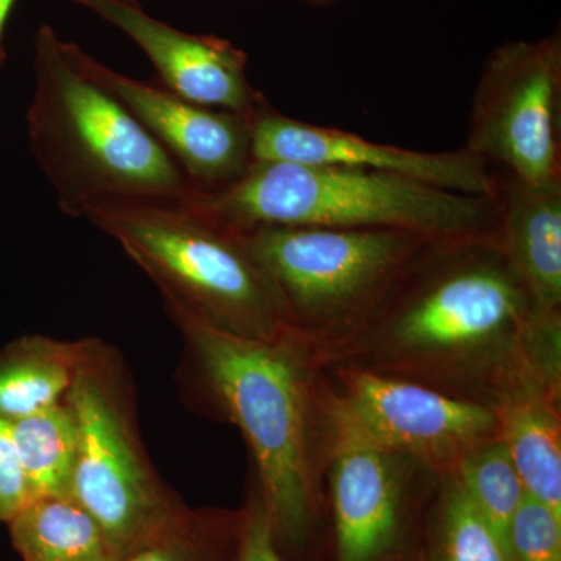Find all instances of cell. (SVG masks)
I'll use <instances>...</instances> for the list:
<instances>
[{
    "instance_id": "6da1fadb",
    "label": "cell",
    "mask_w": 561,
    "mask_h": 561,
    "mask_svg": "<svg viewBox=\"0 0 561 561\" xmlns=\"http://www.w3.org/2000/svg\"><path fill=\"white\" fill-rule=\"evenodd\" d=\"M561 313L541 312L494 239L430 243L382 308L350 339L317 351L493 405L538 381L560 389Z\"/></svg>"
},
{
    "instance_id": "7a4b0ae2",
    "label": "cell",
    "mask_w": 561,
    "mask_h": 561,
    "mask_svg": "<svg viewBox=\"0 0 561 561\" xmlns=\"http://www.w3.org/2000/svg\"><path fill=\"white\" fill-rule=\"evenodd\" d=\"M164 308L183 335L198 400L234 424L249 445L280 552L287 561L301 556L321 515L312 446L316 346L295 331L275 341L239 337L172 302Z\"/></svg>"
},
{
    "instance_id": "3957f363",
    "label": "cell",
    "mask_w": 561,
    "mask_h": 561,
    "mask_svg": "<svg viewBox=\"0 0 561 561\" xmlns=\"http://www.w3.org/2000/svg\"><path fill=\"white\" fill-rule=\"evenodd\" d=\"M80 47L50 25L35 38L28 146L57 195L81 217L102 197L186 198L197 190L127 106L81 66Z\"/></svg>"
},
{
    "instance_id": "277c9868",
    "label": "cell",
    "mask_w": 561,
    "mask_h": 561,
    "mask_svg": "<svg viewBox=\"0 0 561 561\" xmlns=\"http://www.w3.org/2000/svg\"><path fill=\"white\" fill-rule=\"evenodd\" d=\"M184 201L241 231L284 225L405 231L431 243L496 239L493 197L341 165L253 160L228 186Z\"/></svg>"
},
{
    "instance_id": "5b68a950",
    "label": "cell",
    "mask_w": 561,
    "mask_h": 561,
    "mask_svg": "<svg viewBox=\"0 0 561 561\" xmlns=\"http://www.w3.org/2000/svg\"><path fill=\"white\" fill-rule=\"evenodd\" d=\"M81 217L119 243L162 300L209 327L254 341L294 331L242 231L184 198H95Z\"/></svg>"
},
{
    "instance_id": "8992f818",
    "label": "cell",
    "mask_w": 561,
    "mask_h": 561,
    "mask_svg": "<svg viewBox=\"0 0 561 561\" xmlns=\"http://www.w3.org/2000/svg\"><path fill=\"white\" fill-rule=\"evenodd\" d=\"M242 234L279 295L291 330L317 351L360 331L431 243L405 231L284 225Z\"/></svg>"
},
{
    "instance_id": "52a82bcc",
    "label": "cell",
    "mask_w": 561,
    "mask_h": 561,
    "mask_svg": "<svg viewBox=\"0 0 561 561\" xmlns=\"http://www.w3.org/2000/svg\"><path fill=\"white\" fill-rule=\"evenodd\" d=\"M66 398L79 431L72 497L98 522L121 561L184 502L147 457L116 350L88 339Z\"/></svg>"
},
{
    "instance_id": "ba28073f",
    "label": "cell",
    "mask_w": 561,
    "mask_h": 561,
    "mask_svg": "<svg viewBox=\"0 0 561 561\" xmlns=\"http://www.w3.org/2000/svg\"><path fill=\"white\" fill-rule=\"evenodd\" d=\"M334 382L316 383V412L327 424L330 449L364 446L454 474L461 457L497 438L490 405L449 397L423 383L354 364H327Z\"/></svg>"
},
{
    "instance_id": "9c48e42d",
    "label": "cell",
    "mask_w": 561,
    "mask_h": 561,
    "mask_svg": "<svg viewBox=\"0 0 561 561\" xmlns=\"http://www.w3.org/2000/svg\"><path fill=\"white\" fill-rule=\"evenodd\" d=\"M468 150L491 172L530 184L561 181L559 36L497 47L472 95Z\"/></svg>"
},
{
    "instance_id": "30bf717a",
    "label": "cell",
    "mask_w": 561,
    "mask_h": 561,
    "mask_svg": "<svg viewBox=\"0 0 561 561\" xmlns=\"http://www.w3.org/2000/svg\"><path fill=\"white\" fill-rule=\"evenodd\" d=\"M253 160L341 165L405 176L461 194L493 197L494 175L467 147L419 151L371 142L356 133L291 119L268 101L251 116Z\"/></svg>"
},
{
    "instance_id": "8fae6325",
    "label": "cell",
    "mask_w": 561,
    "mask_h": 561,
    "mask_svg": "<svg viewBox=\"0 0 561 561\" xmlns=\"http://www.w3.org/2000/svg\"><path fill=\"white\" fill-rule=\"evenodd\" d=\"M79 58L92 79L131 111L197 190H220L249 169L251 116L186 101L158 80L131 79L81 47Z\"/></svg>"
},
{
    "instance_id": "7c38bea8",
    "label": "cell",
    "mask_w": 561,
    "mask_h": 561,
    "mask_svg": "<svg viewBox=\"0 0 561 561\" xmlns=\"http://www.w3.org/2000/svg\"><path fill=\"white\" fill-rule=\"evenodd\" d=\"M124 32L147 55L162 87L198 105L253 116L267 101L247 77V55L230 41L176 31L136 0H73Z\"/></svg>"
},
{
    "instance_id": "4fadbf2b",
    "label": "cell",
    "mask_w": 561,
    "mask_h": 561,
    "mask_svg": "<svg viewBox=\"0 0 561 561\" xmlns=\"http://www.w3.org/2000/svg\"><path fill=\"white\" fill-rule=\"evenodd\" d=\"M330 456L332 561H404L402 459L364 446H335Z\"/></svg>"
},
{
    "instance_id": "5bb4252c",
    "label": "cell",
    "mask_w": 561,
    "mask_h": 561,
    "mask_svg": "<svg viewBox=\"0 0 561 561\" xmlns=\"http://www.w3.org/2000/svg\"><path fill=\"white\" fill-rule=\"evenodd\" d=\"M496 243L541 312L561 313V181L493 172Z\"/></svg>"
},
{
    "instance_id": "9a60e30c",
    "label": "cell",
    "mask_w": 561,
    "mask_h": 561,
    "mask_svg": "<svg viewBox=\"0 0 561 561\" xmlns=\"http://www.w3.org/2000/svg\"><path fill=\"white\" fill-rule=\"evenodd\" d=\"M500 432L526 493L561 515L560 389L530 381L507 391L496 404Z\"/></svg>"
},
{
    "instance_id": "2e32d148",
    "label": "cell",
    "mask_w": 561,
    "mask_h": 561,
    "mask_svg": "<svg viewBox=\"0 0 561 561\" xmlns=\"http://www.w3.org/2000/svg\"><path fill=\"white\" fill-rule=\"evenodd\" d=\"M87 348L88 339L24 335L0 350V419H25L65 400Z\"/></svg>"
},
{
    "instance_id": "e0dca14e",
    "label": "cell",
    "mask_w": 561,
    "mask_h": 561,
    "mask_svg": "<svg viewBox=\"0 0 561 561\" xmlns=\"http://www.w3.org/2000/svg\"><path fill=\"white\" fill-rule=\"evenodd\" d=\"M7 526L22 561H117L101 526L72 496L33 497Z\"/></svg>"
},
{
    "instance_id": "ac0fdd59",
    "label": "cell",
    "mask_w": 561,
    "mask_h": 561,
    "mask_svg": "<svg viewBox=\"0 0 561 561\" xmlns=\"http://www.w3.org/2000/svg\"><path fill=\"white\" fill-rule=\"evenodd\" d=\"M10 423L32 500L72 496L79 431L68 398Z\"/></svg>"
},
{
    "instance_id": "d6986e66",
    "label": "cell",
    "mask_w": 561,
    "mask_h": 561,
    "mask_svg": "<svg viewBox=\"0 0 561 561\" xmlns=\"http://www.w3.org/2000/svg\"><path fill=\"white\" fill-rule=\"evenodd\" d=\"M241 511L183 504L121 561H238Z\"/></svg>"
},
{
    "instance_id": "ffe728a7",
    "label": "cell",
    "mask_w": 561,
    "mask_h": 561,
    "mask_svg": "<svg viewBox=\"0 0 561 561\" xmlns=\"http://www.w3.org/2000/svg\"><path fill=\"white\" fill-rule=\"evenodd\" d=\"M453 476L508 552V529L526 489L504 443L493 438L476 446L461 457Z\"/></svg>"
},
{
    "instance_id": "44dd1931",
    "label": "cell",
    "mask_w": 561,
    "mask_h": 561,
    "mask_svg": "<svg viewBox=\"0 0 561 561\" xmlns=\"http://www.w3.org/2000/svg\"><path fill=\"white\" fill-rule=\"evenodd\" d=\"M435 524L432 561H512L500 537L476 511L453 474Z\"/></svg>"
},
{
    "instance_id": "7402d4cb",
    "label": "cell",
    "mask_w": 561,
    "mask_h": 561,
    "mask_svg": "<svg viewBox=\"0 0 561 561\" xmlns=\"http://www.w3.org/2000/svg\"><path fill=\"white\" fill-rule=\"evenodd\" d=\"M512 561H561V515L526 493L508 529Z\"/></svg>"
},
{
    "instance_id": "603a6c76",
    "label": "cell",
    "mask_w": 561,
    "mask_h": 561,
    "mask_svg": "<svg viewBox=\"0 0 561 561\" xmlns=\"http://www.w3.org/2000/svg\"><path fill=\"white\" fill-rule=\"evenodd\" d=\"M31 500L11 423L0 419V523L9 524Z\"/></svg>"
},
{
    "instance_id": "cb8c5ba5",
    "label": "cell",
    "mask_w": 561,
    "mask_h": 561,
    "mask_svg": "<svg viewBox=\"0 0 561 561\" xmlns=\"http://www.w3.org/2000/svg\"><path fill=\"white\" fill-rule=\"evenodd\" d=\"M242 537L238 561H287L273 535L271 519L256 485L242 507Z\"/></svg>"
},
{
    "instance_id": "d4e9b609",
    "label": "cell",
    "mask_w": 561,
    "mask_h": 561,
    "mask_svg": "<svg viewBox=\"0 0 561 561\" xmlns=\"http://www.w3.org/2000/svg\"><path fill=\"white\" fill-rule=\"evenodd\" d=\"M16 0H0V66L7 60L5 27Z\"/></svg>"
},
{
    "instance_id": "484cf974",
    "label": "cell",
    "mask_w": 561,
    "mask_h": 561,
    "mask_svg": "<svg viewBox=\"0 0 561 561\" xmlns=\"http://www.w3.org/2000/svg\"><path fill=\"white\" fill-rule=\"evenodd\" d=\"M416 561H419V560H416Z\"/></svg>"
}]
</instances>
